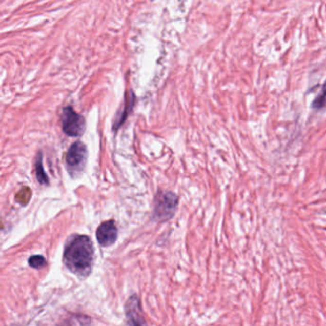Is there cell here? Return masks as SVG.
<instances>
[{
  "instance_id": "cell-6",
  "label": "cell",
  "mask_w": 326,
  "mask_h": 326,
  "mask_svg": "<svg viewBox=\"0 0 326 326\" xmlns=\"http://www.w3.org/2000/svg\"><path fill=\"white\" fill-rule=\"evenodd\" d=\"M126 315L129 324H146L142 318V307L137 296L130 297L126 304Z\"/></svg>"
},
{
  "instance_id": "cell-9",
  "label": "cell",
  "mask_w": 326,
  "mask_h": 326,
  "mask_svg": "<svg viewBox=\"0 0 326 326\" xmlns=\"http://www.w3.org/2000/svg\"><path fill=\"white\" fill-rule=\"evenodd\" d=\"M29 265L35 269H42L45 267L46 260L42 255H34L29 258Z\"/></svg>"
},
{
  "instance_id": "cell-2",
  "label": "cell",
  "mask_w": 326,
  "mask_h": 326,
  "mask_svg": "<svg viewBox=\"0 0 326 326\" xmlns=\"http://www.w3.org/2000/svg\"><path fill=\"white\" fill-rule=\"evenodd\" d=\"M179 197L172 192H159L154 200V218L165 222L171 219L177 210Z\"/></svg>"
},
{
  "instance_id": "cell-4",
  "label": "cell",
  "mask_w": 326,
  "mask_h": 326,
  "mask_svg": "<svg viewBox=\"0 0 326 326\" xmlns=\"http://www.w3.org/2000/svg\"><path fill=\"white\" fill-rule=\"evenodd\" d=\"M87 158L86 147L82 142L73 144L66 154V167L72 176L78 175L85 169Z\"/></svg>"
},
{
  "instance_id": "cell-10",
  "label": "cell",
  "mask_w": 326,
  "mask_h": 326,
  "mask_svg": "<svg viewBox=\"0 0 326 326\" xmlns=\"http://www.w3.org/2000/svg\"><path fill=\"white\" fill-rule=\"evenodd\" d=\"M324 97H325V91H324V86H322V90L321 93L319 94V96L315 99L314 103H313V108H316V109H321L324 107Z\"/></svg>"
},
{
  "instance_id": "cell-8",
  "label": "cell",
  "mask_w": 326,
  "mask_h": 326,
  "mask_svg": "<svg viewBox=\"0 0 326 326\" xmlns=\"http://www.w3.org/2000/svg\"><path fill=\"white\" fill-rule=\"evenodd\" d=\"M36 177L40 184H47L48 183V177L45 174V171L43 169V155L42 153L38 154V156L36 158Z\"/></svg>"
},
{
  "instance_id": "cell-1",
  "label": "cell",
  "mask_w": 326,
  "mask_h": 326,
  "mask_svg": "<svg viewBox=\"0 0 326 326\" xmlns=\"http://www.w3.org/2000/svg\"><path fill=\"white\" fill-rule=\"evenodd\" d=\"M92 241L86 235H74L65 245L64 262L72 273L79 277L89 275L92 267Z\"/></svg>"
},
{
  "instance_id": "cell-5",
  "label": "cell",
  "mask_w": 326,
  "mask_h": 326,
  "mask_svg": "<svg viewBox=\"0 0 326 326\" xmlns=\"http://www.w3.org/2000/svg\"><path fill=\"white\" fill-rule=\"evenodd\" d=\"M97 239L104 247L111 246L118 238V229L114 220H108L99 225L97 230Z\"/></svg>"
},
{
  "instance_id": "cell-7",
  "label": "cell",
  "mask_w": 326,
  "mask_h": 326,
  "mask_svg": "<svg viewBox=\"0 0 326 326\" xmlns=\"http://www.w3.org/2000/svg\"><path fill=\"white\" fill-rule=\"evenodd\" d=\"M134 104L135 95L133 92L130 91V92L127 93L124 108L121 109V112L118 115V117H117V119L115 121V124H114V130H117L118 128H120L121 125L127 120L128 115L131 112L132 108L134 107Z\"/></svg>"
},
{
  "instance_id": "cell-3",
  "label": "cell",
  "mask_w": 326,
  "mask_h": 326,
  "mask_svg": "<svg viewBox=\"0 0 326 326\" xmlns=\"http://www.w3.org/2000/svg\"><path fill=\"white\" fill-rule=\"evenodd\" d=\"M63 129L65 134L78 137L84 134L85 130V118L77 113L71 107H64L62 113Z\"/></svg>"
}]
</instances>
